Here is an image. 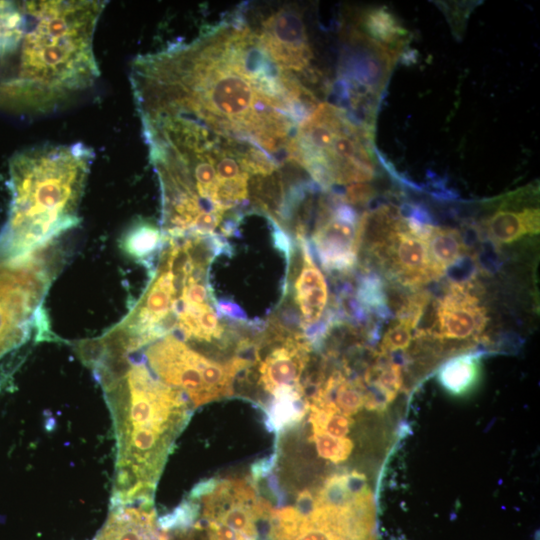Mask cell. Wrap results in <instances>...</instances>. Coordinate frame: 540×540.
Returning a JSON list of instances; mask_svg holds the SVG:
<instances>
[{
    "mask_svg": "<svg viewBox=\"0 0 540 540\" xmlns=\"http://www.w3.org/2000/svg\"><path fill=\"white\" fill-rule=\"evenodd\" d=\"M129 77L137 111L184 119L284 163L298 125L320 104L271 59L240 14L189 42L139 55Z\"/></svg>",
    "mask_w": 540,
    "mask_h": 540,
    "instance_id": "6da1fadb",
    "label": "cell"
},
{
    "mask_svg": "<svg viewBox=\"0 0 540 540\" xmlns=\"http://www.w3.org/2000/svg\"><path fill=\"white\" fill-rule=\"evenodd\" d=\"M94 154L85 144L43 145L12 159V203L0 257L26 253L74 228Z\"/></svg>",
    "mask_w": 540,
    "mask_h": 540,
    "instance_id": "7a4b0ae2",
    "label": "cell"
},
{
    "mask_svg": "<svg viewBox=\"0 0 540 540\" xmlns=\"http://www.w3.org/2000/svg\"><path fill=\"white\" fill-rule=\"evenodd\" d=\"M90 368L113 418L116 465L141 474L160 471L189 418L185 394L122 355L103 354Z\"/></svg>",
    "mask_w": 540,
    "mask_h": 540,
    "instance_id": "3957f363",
    "label": "cell"
},
{
    "mask_svg": "<svg viewBox=\"0 0 540 540\" xmlns=\"http://www.w3.org/2000/svg\"><path fill=\"white\" fill-rule=\"evenodd\" d=\"M369 130L346 110L327 102L297 127L289 159L322 188L370 181L375 174Z\"/></svg>",
    "mask_w": 540,
    "mask_h": 540,
    "instance_id": "277c9868",
    "label": "cell"
},
{
    "mask_svg": "<svg viewBox=\"0 0 540 540\" xmlns=\"http://www.w3.org/2000/svg\"><path fill=\"white\" fill-rule=\"evenodd\" d=\"M97 339L103 350L143 363L156 379L186 394L194 406L230 395L236 374L249 364L242 357L225 364L212 361L175 330L139 345L108 332Z\"/></svg>",
    "mask_w": 540,
    "mask_h": 540,
    "instance_id": "5b68a950",
    "label": "cell"
},
{
    "mask_svg": "<svg viewBox=\"0 0 540 540\" xmlns=\"http://www.w3.org/2000/svg\"><path fill=\"white\" fill-rule=\"evenodd\" d=\"M252 28L271 59L312 91L310 84L319 81L320 73L311 68L313 51L301 12L281 6Z\"/></svg>",
    "mask_w": 540,
    "mask_h": 540,
    "instance_id": "8992f818",
    "label": "cell"
},
{
    "mask_svg": "<svg viewBox=\"0 0 540 540\" xmlns=\"http://www.w3.org/2000/svg\"><path fill=\"white\" fill-rule=\"evenodd\" d=\"M359 218L353 208L337 195L321 199L311 242L325 271L347 273L358 260Z\"/></svg>",
    "mask_w": 540,
    "mask_h": 540,
    "instance_id": "52a82bcc",
    "label": "cell"
},
{
    "mask_svg": "<svg viewBox=\"0 0 540 540\" xmlns=\"http://www.w3.org/2000/svg\"><path fill=\"white\" fill-rule=\"evenodd\" d=\"M285 289L292 288V301L299 312V327L314 342L319 323L328 303V287L321 270L315 264L306 238L295 240L290 247Z\"/></svg>",
    "mask_w": 540,
    "mask_h": 540,
    "instance_id": "ba28073f",
    "label": "cell"
},
{
    "mask_svg": "<svg viewBox=\"0 0 540 540\" xmlns=\"http://www.w3.org/2000/svg\"><path fill=\"white\" fill-rule=\"evenodd\" d=\"M368 251L403 285L417 287L437 279L425 234L413 229L407 218L400 216L391 232Z\"/></svg>",
    "mask_w": 540,
    "mask_h": 540,
    "instance_id": "9c48e42d",
    "label": "cell"
},
{
    "mask_svg": "<svg viewBox=\"0 0 540 540\" xmlns=\"http://www.w3.org/2000/svg\"><path fill=\"white\" fill-rule=\"evenodd\" d=\"M487 314L470 282L454 283L438 301L433 327L441 339L466 340L479 335Z\"/></svg>",
    "mask_w": 540,
    "mask_h": 540,
    "instance_id": "30bf717a",
    "label": "cell"
},
{
    "mask_svg": "<svg viewBox=\"0 0 540 540\" xmlns=\"http://www.w3.org/2000/svg\"><path fill=\"white\" fill-rule=\"evenodd\" d=\"M94 540H167L157 529L155 512L149 506L112 508L107 523Z\"/></svg>",
    "mask_w": 540,
    "mask_h": 540,
    "instance_id": "8fae6325",
    "label": "cell"
},
{
    "mask_svg": "<svg viewBox=\"0 0 540 540\" xmlns=\"http://www.w3.org/2000/svg\"><path fill=\"white\" fill-rule=\"evenodd\" d=\"M360 26V32L394 60L408 41V31L385 8L365 12L360 18Z\"/></svg>",
    "mask_w": 540,
    "mask_h": 540,
    "instance_id": "7c38bea8",
    "label": "cell"
},
{
    "mask_svg": "<svg viewBox=\"0 0 540 540\" xmlns=\"http://www.w3.org/2000/svg\"><path fill=\"white\" fill-rule=\"evenodd\" d=\"M539 209L497 211L489 217L486 229L489 238L498 245L510 244L524 236L539 233Z\"/></svg>",
    "mask_w": 540,
    "mask_h": 540,
    "instance_id": "4fadbf2b",
    "label": "cell"
},
{
    "mask_svg": "<svg viewBox=\"0 0 540 540\" xmlns=\"http://www.w3.org/2000/svg\"><path fill=\"white\" fill-rule=\"evenodd\" d=\"M425 239L437 278L441 277L465 253L463 238L456 229L430 225Z\"/></svg>",
    "mask_w": 540,
    "mask_h": 540,
    "instance_id": "5bb4252c",
    "label": "cell"
},
{
    "mask_svg": "<svg viewBox=\"0 0 540 540\" xmlns=\"http://www.w3.org/2000/svg\"><path fill=\"white\" fill-rule=\"evenodd\" d=\"M479 379V357L463 354L448 360L438 372L441 386L449 393L462 395L470 391Z\"/></svg>",
    "mask_w": 540,
    "mask_h": 540,
    "instance_id": "9a60e30c",
    "label": "cell"
},
{
    "mask_svg": "<svg viewBox=\"0 0 540 540\" xmlns=\"http://www.w3.org/2000/svg\"><path fill=\"white\" fill-rule=\"evenodd\" d=\"M162 232L150 221L136 222L123 237L124 251L138 261L148 262L162 245Z\"/></svg>",
    "mask_w": 540,
    "mask_h": 540,
    "instance_id": "2e32d148",
    "label": "cell"
},
{
    "mask_svg": "<svg viewBox=\"0 0 540 540\" xmlns=\"http://www.w3.org/2000/svg\"><path fill=\"white\" fill-rule=\"evenodd\" d=\"M418 323L414 320L398 316L396 322L384 333L381 344L382 352L405 350L413 338L412 332Z\"/></svg>",
    "mask_w": 540,
    "mask_h": 540,
    "instance_id": "e0dca14e",
    "label": "cell"
},
{
    "mask_svg": "<svg viewBox=\"0 0 540 540\" xmlns=\"http://www.w3.org/2000/svg\"><path fill=\"white\" fill-rule=\"evenodd\" d=\"M318 454L333 463L346 460L352 452L353 443L349 438H335L325 433H313Z\"/></svg>",
    "mask_w": 540,
    "mask_h": 540,
    "instance_id": "ac0fdd59",
    "label": "cell"
}]
</instances>
